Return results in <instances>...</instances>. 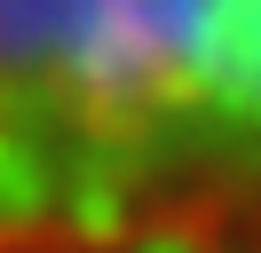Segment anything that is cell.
<instances>
[{"mask_svg":"<svg viewBox=\"0 0 261 253\" xmlns=\"http://www.w3.org/2000/svg\"><path fill=\"white\" fill-rule=\"evenodd\" d=\"M0 237L261 253V0H0Z\"/></svg>","mask_w":261,"mask_h":253,"instance_id":"cell-1","label":"cell"}]
</instances>
